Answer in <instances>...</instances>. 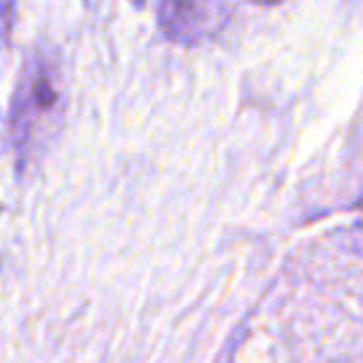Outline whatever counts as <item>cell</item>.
<instances>
[{
	"mask_svg": "<svg viewBox=\"0 0 363 363\" xmlns=\"http://www.w3.org/2000/svg\"><path fill=\"white\" fill-rule=\"evenodd\" d=\"M65 111L62 71L54 54L37 51L28 57L9 113V136L20 167L45 150L48 139L60 130Z\"/></svg>",
	"mask_w": 363,
	"mask_h": 363,
	"instance_id": "obj_1",
	"label": "cell"
},
{
	"mask_svg": "<svg viewBox=\"0 0 363 363\" xmlns=\"http://www.w3.org/2000/svg\"><path fill=\"white\" fill-rule=\"evenodd\" d=\"M230 20L221 0H159V28L167 40L199 45L216 37Z\"/></svg>",
	"mask_w": 363,
	"mask_h": 363,
	"instance_id": "obj_2",
	"label": "cell"
},
{
	"mask_svg": "<svg viewBox=\"0 0 363 363\" xmlns=\"http://www.w3.org/2000/svg\"><path fill=\"white\" fill-rule=\"evenodd\" d=\"M250 3H255V6H278L284 0H250Z\"/></svg>",
	"mask_w": 363,
	"mask_h": 363,
	"instance_id": "obj_3",
	"label": "cell"
},
{
	"mask_svg": "<svg viewBox=\"0 0 363 363\" xmlns=\"http://www.w3.org/2000/svg\"><path fill=\"white\" fill-rule=\"evenodd\" d=\"M9 9H11V0H6V17H9Z\"/></svg>",
	"mask_w": 363,
	"mask_h": 363,
	"instance_id": "obj_4",
	"label": "cell"
},
{
	"mask_svg": "<svg viewBox=\"0 0 363 363\" xmlns=\"http://www.w3.org/2000/svg\"><path fill=\"white\" fill-rule=\"evenodd\" d=\"M357 207H363V196H360V199H357Z\"/></svg>",
	"mask_w": 363,
	"mask_h": 363,
	"instance_id": "obj_5",
	"label": "cell"
}]
</instances>
